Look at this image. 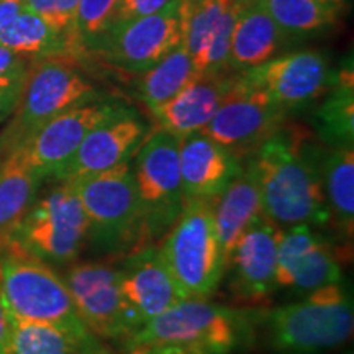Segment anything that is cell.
Returning <instances> with one entry per match:
<instances>
[{
	"label": "cell",
	"mask_w": 354,
	"mask_h": 354,
	"mask_svg": "<svg viewBox=\"0 0 354 354\" xmlns=\"http://www.w3.org/2000/svg\"><path fill=\"white\" fill-rule=\"evenodd\" d=\"M325 151L299 127L284 123L250 156L258 179L263 215L277 227H330L322 180Z\"/></svg>",
	"instance_id": "cell-1"
},
{
	"label": "cell",
	"mask_w": 354,
	"mask_h": 354,
	"mask_svg": "<svg viewBox=\"0 0 354 354\" xmlns=\"http://www.w3.org/2000/svg\"><path fill=\"white\" fill-rule=\"evenodd\" d=\"M261 322L271 353L325 354L353 336V299L343 281L333 282L299 302L264 312Z\"/></svg>",
	"instance_id": "cell-2"
},
{
	"label": "cell",
	"mask_w": 354,
	"mask_h": 354,
	"mask_svg": "<svg viewBox=\"0 0 354 354\" xmlns=\"http://www.w3.org/2000/svg\"><path fill=\"white\" fill-rule=\"evenodd\" d=\"M251 331V317L245 310L184 299L146 322L120 346L123 353L172 344L207 354H233L250 343Z\"/></svg>",
	"instance_id": "cell-3"
},
{
	"label": "cell",
	"mask_w": 354,
	"mask_h": 354,
	"mask_svg": "<svg viewBox=\"0 0 354 354\" xmlns=\"http://www.w3.org/2000/svg\"><path fill=\"white\" fill-rule=\"evenodd\" d=\"M0 295L15 320L88 331L79 318L63 276L19 243H0Z\"/></svg>",
	"instance_id": "cell-4"
},
{
	"label": "cell",
	"mask_w": 354,
	"mask_h": 354,
	"mask_svg": "<svg viewBox=\"0 0 354 354\" xmlns=\"http://www.w3.org/2000/svg\"><path fill=\"white\" fill-rule=\"evenodd\" d=\"M159 248L184 299L214 297L227 274L215 228L214 203H184Z\"/></svg>",
	"instance_id": "cell-5"
},
{
	"label": "cell",
	"mask_w": 354,
	"mask_h": 354,
	"mask_svg": "<svg viewBox=\"0 0 354 354\" xmlns=\"http://www.w3.org/2000/svg\"><path fill=\"white\" fill-rule=\"evenodd\" d=\"M100 99L94 84L64 59L30 63L12 120L0 133V156L19 148L44 123L66 110Z\"/></svg>",
	"instance_id": "cell-6"
},
{
	"label": "cell",
	"mask_w": 354,
	"mask_h": 354,
	"mask_svg": "<svg viewBox=\"0 0 354 354\" xmlns=\"http://www.w3.org/2000/svg\"><path fill=\"white\" fill-rule=\"evenodd\" d=\"M73 185L97 250L122 253L141 246V212L131 161L113 169L66 180Z\"/></svg>",
	"instance_id": "cell-7"
},
{
	"label": "cell",
	"mask_w": 354,
	"mask_h": 354,
	"mask_svg": "<svg viewBox=\"0 0 354 354\" xmlns=\"http://www.w3.org/2000/svg\"><path fill=\"white\" fill-rule=\"evenodd\" d=\"M141 212V246L165 236L184 209L179 138L154 127L131 159Z\"/></svg>",
	"instance_id": "cell-8"
},
{
	"label": "cell",
	"mask_w": 354,
	"mask_h": 354,
	"mask_svg": "<svg viewBox=\"0 0 354 354\" xmlns=\"http://www.w3.org/2000/svg\"><path fill=\"white\" fill-rule=\"evenodd\" d=\"M88 238L87 216L69 183L35 198L8 240L48 264L74 263Z\"/></svg>",
	"instance_id": "cell-9"
},
{
	"label": "cell",
	"mask_w": 354,
	"mask_h": 354,
	"mask_svg": "<svg viewBox=\"0 0 354 354\" xmlns=\"http://www.w3.org/2000/svg\"><path fill=\"white\" fill-rule=\"evenodd\" d=\"M63 279L84 326L92 335L122 344L145 325L123 297L118 269L112 263L87 261L66 269Z\"/></svg>",
	"instance_id": "cell-10"
},
{
	"label": "cell",
	"mask_w": 354,
	"mask_h": 354,
	"mask_svg": "<svg viewBox=\"0 0 354 354\" xmlns=\"http://www.w3.org/2000/svg\"><path fill=\"white\" fill-rule=\"evenodd\" d=\"M183 43V3L138 19L115 21L87 50L127 73L141 74Z\"/></svg>",
	"instance_id": "cell-11"
},
{
	"label": "cell",
	"mask_w": 354,
	"mask_h": 354,
	"mask_svg": "<svg viewBox=\"0 0 354 354\" xmlns=\"http://www.w3.org/2000/svg\"><path fill=\"white\" fill-rule=\"evenodd\" d=\"M287 113L236 74L227 99L202 131L245 161L284 125Z\"/></svg>",
	"instance_id": "cell-12"
},
{
	"label": "cell",
	"mask_w": 354,
	"mask_h": 354,
	"mask_svg": "<svg viewBox=\"0 0 354 354\" xmlns=\"http://www.w3.org/2000/svg\"><path fill=\"white\" fill-rule=\"evenodd\" d=\"M123 109L127 107L120 102L102 99L76 105L44 123L15 149L43 180H53L77 151L87 133Z\"/></svg>",
	"instance_id": "cell-13"
},
{
	"label": "cell",
	"mask_w": 354,
	"mask_h": 354,
	"mask_svg": "<svg viewBox=\"0 0 354 354\" xmlns=\"http://www.w3.org/2000/svg\"><path fill=\"white\" fill-rule=\"evenodd\" d=\"M251 87L258 88L286 112L305 107L328 92L336 73L322 53L297 51L276 56L261 66L240 73Z\"/></svg>",
	"instance_id": "cell-14"
},
{
	"label": "cell",
	"mask_w": 354,
	"mask_h": 354,
	"mask_svg": "<svg viewBox=\"0 0 354 354\" xmlns=\"http://www.w3.org/2000/svg\"><path fill=\"white\" fill-rule=\"evenodd\" d=\"M338 248L322 230L308 225L282 228L277 243V289L310 294L323 286L343 281Z\"/></svg>",
	"instance_id": "cell-15"
},
{
	"label": "cell",
	"mask_w": 354,
	"mask_h": 354,
	"mask_svg": "<svg viewBox=\"0 0 354 354\" xmlns=\"http://www.w3.org/2000/svg\"><path fill=\"white\" fill-rule=\"evenodd\" d=\"M282 228L261 215L246 230L230 256L228 289L240 305L266 304L277 290L276 259Z\"/></svg>",
	"instance_id": "cell-16"
},
{
	"label": "cell",
	"mask_w": 354,
	"mask_h": 354,
	"mask_svg": "<svg viewBox=\"0 0 354 354\" xmlns=\"http://www.w3.org/2000/svg\"><path fill=\"white\" fill-rule=\"evenodd\" d=\"M148 131V125L136 112L123 109L87 133L77 151L53 180L66 183L130 162Z\"/></svg>",
	"instance_id": "cell-17"
},
{
	"label": "cell",
	"mask_w": 354,
	"mask_h": 354,
	"mask_svg": "<svg viewBox=\"0 0 354 354\" xmlns=\"http://www.w3.org/2000/svg\"><path fill=\"white\" fill-rule=\"evenodd\" d=\"M117 269L123 297L143 323L184 300L159 245L135 248Z\"/></svg>",
	"instance_id": "cell-18"
},
{
	"label": "cell",
	"mask_w": 354,
	"mask_h": 354,
	"mask_svg": "<svg viewBox=\"0 0 354 354\" xmlns=\"http://www.w3.org/2000/svg\"><path fill=\"white\" fill-rule=\"evenodd\" d=\"M184 203H215L243 169V161L203 131L179 138Z\"/></svg>",
	"instance_id": "cell-19"
},
{
	"label": "cell",
	"mask_w": 354,
	"mask_h": 354,
	"mask_svg": "<svg viewBox=\"0 0 354 354\" xmlns=\"http://www.w3.org/2000/svg\"><path fill=\"white\" fill-rule=\"evenodd\" d=\"M234 81V73L196 77L171 100L149 110L154 127L172 133L177 138L202 131L227 99Z\"/></svg>",
	"instance_id": "cell-20"
},
{
	"label": "cell",
	"mask_w": 354,
	"mask_h": 354,
	"mask_svg": "<svg viewBox=\"0 0 354 354\" xmlns=\"http://www.w3.org/2000/svg\"><path fill=\"white\" fill-rule=\"evenodd\" d=\"M287 37L290 35L276 24L263 2L243 6L233 28L230 73H245L276 57Z\"/></svg>",
	"instance_id": "cell-21"
},
{
	"label": "cell",
	"mask_w": 354,
	"mask_h": 354,
	"mask_svg": "<svg viewBox=\"0 0 354 354\" xmlns=\"http://www.w3.org/2000/svg\"><path fill=\"white\" fill-rule=\"evenodd\" d=\"M261 215H263V207H261L258 179H256L254 167L248 158L243 161V169L236 179L214 203L215 228L225 264L228 266L234 246L251 227V223Z\"/></svg>",
	"instance_id": "cell-22"
},
{
	"label": "cell",
	"mask_w": 354,
	"mask_h": 354,
	"mask_svg": "<svg viewBox=\"0 0 354 354\" xmlns=\"http://www.w3.org/2000/svg\"><path fill=\"white\" fill-rule=\"evenodd\" d=\"M0 46L28 61L64 59L73 63L82 53L73 39L55 32L46 21L25 8L0 30Z\"/></svg>",
	"instance_id": "cell-23"
},
{
	"label": "cell",
	"mask_w": 354,
	"mask_h": 354,
	"mask_svg": "<svg viewBox=\"0 0 354 354\" xmlns=\"http://www.w3.org/2000/svg\"><path fill=\"white\" fill-rule=\"evenodd\" d=\"M44 180L26 165L19 149L0 156V243L12 236Z\"/></svg>",
	"instance_id": "cell-24"
},
{
	"label": "cell",
	"mask_w": 354,
	"mask_h": 354,
	"mask_svg": "<svg viewBox=\"0 0 354 354\" xmlns=\"http://www.w3.org/2000/svg\"><path fill=\"white\" fill-rule=\"evenodd\" d=\"M323 194L333 227L351 243L354 230V149L353 146H336L323 154Z\"/></svg>",
	"instance_id": "cell-25"
},
{
	"label": "cell",
	"mask_w": 354,
	"mask_h": 354,
	"mask_svg": "<svg viewBox=\"0 0 354 354\" xmlns=\"http://www.w3.org/2000/svg\"><path fill=\"white\" fill-rule=\"evenodd\" d=\"M196 77H198V74L192 56L180 43L156 64L141 73L138 97L146 109L153 110L179 94Z\"/></svg>",
	"instance_id": "cell-26"
},
{
	"label": "cell",
	"mask_w": 354,
	"mask_h": 354,
	"mask_svg": "<svg viewBox=\"0 0 354 354\" xmlns=\"http://www.w3.org/2000/svg\"><path fill=\"white\" fill-rule=\"evenodd\" d=\"M91 336V331L12 318L6 354H77Z\"/></svg>",
	"instance_id": "cell-27"
},
{
	"label": "cell",
	"mask_w": 354,
	"mask_h": 354,
	"mask_svg": "<svg viewBox=\"0 0 354 354\" xmlns=\"http://www.w3.org/2000/svg\"><path fill=\"white\" fill-rule=\"evenodd\" d=\"M263 3L287 35L320 33L346 12V0H263Z\"/></svg>",
	"instance_id": "cell-28"
},
{
	"label": "cell",
	"mask_w": 354,
	"mask_h": 354,
	"mask_svg": "<svg viewBox=\"0 0 354 354\" xmlns=\"http://www.w3.org/2000/svg\"><path fill=\"white\" fill-rule=\"evenodd\" d=\"M330 94L317 112V128L320 138L330 145L353 146L354 138V81L353 69L336 73Z\"/></svg>",
	"instance_id": "cell-29"
},
{
	"label": "cell",
	"mask_w": 354,
	"mask_h": 354,
	"mask_svg": "<svg viewBox=\"0 0 354 354\" xmlns=\"http://www.w3.org/2000/svg\"><path fill=\"white\" fill-rule=\"evenodd\" d=\"M120 0H79L74 33L84 51L112 24Z\"/></svg>",
	"instance_id": "cell-30"
},
{
	"label": "cell",
	"mask_w": 354,
	"mask_h": 354,
	"mask_svg": "<svg viewBox=\"0 0 354 354\" xmlns=\"http://www.w3.org/2000/svg\"><path fill=\"white\" fill-rule=\"evenodd\" d=\"M77 3L79 0H24V8L33 12L43 21H46L55 32L73 39L79 50L84 53L76 33H74Z\"/></svg>",
	"instance_id": "cell-31"
},
{
	"label": "cell",
	"mask_w": 354,
	"mask_h": 354,
	"mask_svg": "<svg viewBox=\"0 0 354 354\" xmlns=\"http://www.w3.org/2000/svg\"><path fill=\"white\" fill-rule=\"evenodd\" d=\"M184 0H120L112 24L128 19H138V17H148L154 13H161L169 8L180 6ZM110 24V25H112Z\"/></svg>",
	"instance_id": "cell-32"
},
{
	"label": "cell",
	"mask_w": 354,
	"mask_h": 354,
	"mask_svg": "<svg viewBox=\"0 0 354 354\" xmlns=\"http://www.w3.org/2000/svg\"><path fill=\"white\" fill-rule=\"evenodd\" d=\"M32 61L0 46V81H25Z\"/></svg>",
	"instance_id": "cell-33"
},
{
	"label": "cell",
	"mask_w": 354,
	"mask_h": 354,
	"mask_svg": "<svg viewBox=\"0 0 354 354\" xmlns=\"http://www.w3.org/2000/svg\"><path fill=\"white\" fill-rule=\"evenodd\" d=\"M24 84L25 81H0V122L7 120L17 109Z\"/></svg>",
	"instance_id": "cell-34"
},
{
	"label": "cell",
	"mask_w": 354,
	"mask_h": 354,
	"mask_svg": "<svg viewBox=\"0 0 354 354\" xmlns=\"http://www.w3.org/2000/svg\"><path fill=\"white\" fill-rule=\"evenodd\" d=\"M125 354H207V353L197 351V349H192V348L172 346V344H161V346L140 348V349H135V351H130Z\"/></svg>",
	"instance_id": "cell-35"
},
{
	"label": "cell",
	"mask_w": 354,
	"mask_h": 354,
	"mask_svg": "<svg viewBox=\"0 0 354 354\" xmlns=\"http://www.w3.org/2000/svg\"><path fill=\"white\" fill-rule=\"evenodd\" d=\"M24 10V0H0V30Z\"/></svg>",
	"instance_id": "cell-36"
},
{
	"label": "cell",
	"mask_w": 354,
	"mask_h": 354,
	"mask_svg": "<svg viewBox=\"0 0 354 354\" xmlns=\"http://www.w3.org/2000/svg\"><path fill=\"white\" fill-rule=\"evenodd\" d=\"M10 325H12V317L10 313H8L6 304H3L2 295H0V354H6L7 351Z\"/></svg>",
	"instance_id": "cell-37"
},
{
	"label": "cell",
	"mask_w": 354,
	"mask_h": 354,
	"mask_svg": "<svg viewBox=\"0 0 354 354\" xmlns=\"http://www.w3.org/2000/svg\"><path fill=\"white\" fill-rule=\"evenodd\" d=\"M77 354H117V353H115L110 346H107L105 343H102L100 338H97V336L92 335L91 338L84 343V346Z\"/></svg>",
	"instance_id": "cell-38"
},
{
	"label": "cell",
	"mask_w": 354,
	"mask_h": 354,
	"mask_svg": "<svg viewBox=\"0 0 354 354\" xmlns=\"http://www.w3.org/2000/svg\"><path fill=\"white\" fill-rule=\"evenodd\" d=\"M238 2H241L243 6H248V3H256V2H263V0H238Z\"/></svg>",
	"instance_id": "cell-39"
},
{
	"label": "cell",
	"mask_w": 354,
	"mask_h": 354,
	"mask_svg": "<svg viewBox=\"0 0 354 354\" xmlns=\"http://www.w3.org/2000/svg\"><path fill=\"white\" fill-rule=\"evenodd\" d=\"M348 354H353V353H351V351H349V353H348Z\"/></svg>",
	"instance_id": "cell-40"
}]
</instances>
